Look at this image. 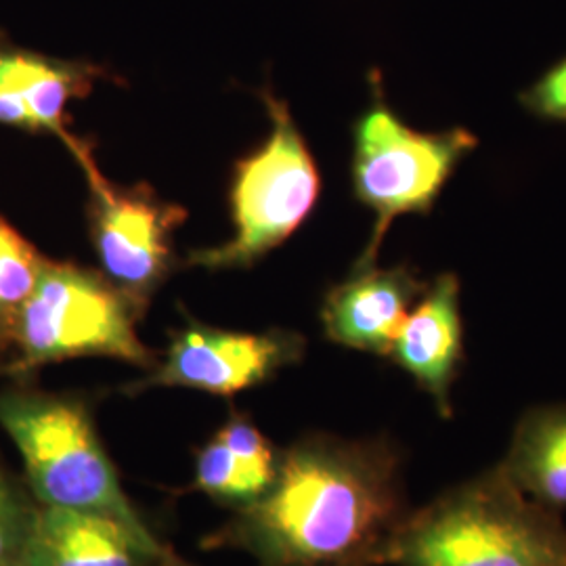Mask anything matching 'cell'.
Segmentation results:
<instances>
[{
  "instance_id": "8",
  "label": "cell",
  "mask_w": 566,
  "mask_h": 566,
  "mask_svg": "<svg viewBox=\"0 0 566 566\" xmlns=\"http://www.w3.org/2000/svg\"><path fill=\"white\" fill-rule=\"evenodd\" d=\"M303 348V338L290 332L245 334L191 325L172 338L163 365L142 386H182L231 397L298 361Z\"/></svg>"
},
{
  "instance_id": "10",
  "label": "cell",
  "mask_w": 566,
  "mask_h": 566,
  "mask_svg": "<svg viewBox=\"0 0 566 566\" xmlns=\"http://www.w3.org/2000/svg\"><path fill=\"white\" fill-rule=\"evenodd\" d=\"M426 285L405 264L392 269L355 266V275L332 287L325 296V336L346 348L388 355Z\"/></svg>"
},
{
  "instance_id": "16",
  "label": "cell",
  "mask_w": 566,
  "mask_h": 566,
  "mask_svg": "<svg viewBox=\"0 0 566 566\" xmlns=\"http://www.w3.org/2000/svg\"><path fill=\"white\" fill-rule=\"evenodd\" d=\"M217 439L231 451L238 464L263 486L266 491L277 472L280 453L266 441L263 432L252 424L245 416H233L227 424L217 432Z\"/></svg>"
},
{
  "instance_id": "7",
  "label": "cell",
  "mask_w": 566,
  "mask_h": 566,
  "mask_svg": "<svg viewBox=\"0 0 566 566\" xmlns=\"http://www.w3.org/2000/svg\"><path fill=\"white\" fill-rule=\"evenodd\" d=\"M67 147L82 164L93 193V238L103 269L114 285L142 304L170 261V233L182 210L145 187L118 189L103 179L88 147L70 137Z\"/></svg>"
},
{
  "instance_id": "4",
  "label": "cell",
  "mask_w": 566,
  "mask_h": 566,
  "mask_svg": "<svg viewBox=\"0 0 566 566\" xmlns=\"http://www.w3.org/2000/svg\"><path fill=\"white\" fill-rule=\"evenodd\" d=\"M142 304L99 275L44 259L39 282L9 327L18 344V369L74 357H114L149 365L135 317Z\"/></svg>"
},
{
  "instance_id": "21",
  "label": "cell",
  "mask_w": 566,
  "mask_h": 566,
  "mask_svg": "<svg viewBox=\"0 0 566 566\" xmlns=\"http://www.w3.org/2000/svg\"><path fill=\"white\" fill-rule=\"evenodd\" d=\"M15 566H21V565H15Z\"/></svg>"
},
{
  "instance_id": "20",
  "label": "cell",
  "mask_w": 566,
  "mask_h": 566,
  "mask_svg": "<svg viewBox=\"0 0 566 566\" xmlns=\"http://www.w3.org/2000/svg\"><path fill=\"white\" fill-rule=\"evenodd\" d=\"M0 42H2V34H0Z\"/></svg>"
},
{
  "instance_id": "12",
  "label": "cell",
  "mask_w": 566,
  "mask_h": 566,
  "mask_svg": "<svg viewBox=\"0 0 566 566\" xmlns=\"http://www.w3.org/2000/svg\"><path fill=\"white\" fill-rule=\"evenodd\" d=\"M93 70L0 42V124L49 130L67 142V103L91 91Z\"/></svg>"
},
{
  "instance_id": "14",
  "label": "cell",
  "mask_w": 566,
  "mask_h": 566,
  "mask_svg": "<svg viewBox=\"0 0 566 566\" xmlns=\"http://www.w3.org/2000/svg\"><path fill=\"white\" fill-rule=\"evenodd\" d=\"M41 254L0 219V332L9 334L21 304L28 301L41 275Z\"/></svg>"
},
{
  "instance_id": "9",
  "label": "cell",
  "mask_w": 566,
  "mask_h": 566,
  "mask_svg": "<svg viewBox=\"0 0 566 566\" xmlns=\"http://www.w3.org/2000/svg\"><path fill=\"white\" fill-rule=\"evenodd\" d=\"M177 554L116 518L63 507L30 512L21 566H163Z\"/></svg>"
},
{
  "instance_id": "2",
  "label": "cell",
  "mask_w": 566,
  "mask_h": 566,
  "mask_svg": "<svg viewBox=\"0 0 566 566\" xmlns=\"http://www.w3.org/2000/svg\"><path fill=\"white\" fill-rule=\"evenodd\" d=\"M386 565L566 566V526L495 465L409 512Z\"/></svg>"
},
{
  "instance_id": "1",
  "label": "cell",
  "mask_w": 566,
  "mask_h": 566,
  "mask_svg": "<svg viewBox=\"0 0 566 566\" xmlns=\"http://www.w3.org/2000/svg\"><path fill=\"white\" fill-rule=\"evenodd\" d=\"M407 514L395 447L317 434L280 453L271 486L208 546L242 549L261 566H385Z\"/></svg>"
},
{
  "instance_id": "19",
  "label": "cell",
  "mask_w": 566,
  "mask_h": 566,
  "mask_svg": "<svg viewBox=\"0 0 566 566\" xmlns=\"http://www.w3.org/2000/svg\"><path fill=\"white\" fill-rule=\"evenodd\" d=\"M163 566H191V565H185V563H182L181 558H179V556H175V558H172V560H168V563H164Z\"/></svg>"
},
{
  "instance_id": "13",
  "label": "cell",
  "mask_w": 566,
  "mask_h": 566,
  "mask_svg": "<svg viewBox=\"0 0 566 566\" xmlns=\"http://www.w3.org/2000/svg\"><path fill=\"white\" fill-rule=\"evenodd\" d=\"M512 483L554 512L566 507V405L535 407L521 418L502 462Z\"/></svg>"
},
{
  "instance_id": "17",
  "label": "cell",
  "mask_w": 566,
  "mask_h": 566,
  "mask_svg": "<svg viewBox=\"0 0 566 566\" xmlns=\"http://www.w3.org/2000/svg\"><path fill=\"white\" fill-rule=\"evenodd\" d=\"M526 112L544 120L566 122V57L554 63L521 93Z\"/></svg>"
},
{
  "instance_id": "6",
  "label": "cell",
  "mask_w": 566,
  "mask_h": 566,
  "mask_svg": "<svg viewBox=\"0 0 566 566\" xmlns=\"http://www.w3.org/2000/svg\"><path fill=\"white\" fill-rule=\"evenodd\" d=\"M271 135L259 151L238 164L231 189L233 240L191 256V263L229 269L264 256L285 242L315 208L322 179L285 103L264 95Z\"/></svg>"
},
{
  "instance_id": "18",
  "label": "cell",
  "mask_w": 566,
  "mask_h": 566,
  "mask_svg": "<svg viewBox=\"0 0 566 566\" xmlns=\"http://www.w3.org/2000/svg\"><path fill=\"white\" fill-rule=\"evenodd\" d=\"M28 523L30 512H23L0 479V566L20 565Z\"/></svg>"
},
{
  "instance_id": "3",
  "label": "cell",
  "mask_w": 566,
  "mask_h": 566,
  "mask_svg": "<svg viewBox=\"0 0 566 566\" xmlns=\"http://www.w3.org/2000/svg\"><path fill=\"white\" fill-rule=\"evenodd\" d=\"M0 426L18 447L41 506L102 514L142 535H154L124 493L82 401L2 390Z\"/></svg>"
},
{
  "instance_id": "5",
  "label": "cell",
  "mask_w": 566,
  "mask_h": 566,
  "mask_svg": "<svg viewBox=\"0 0 566 566\" xmlns=\"http://www.w3.org/2000/svg\"><path fill=\"white\" fill-rule=\"evenodd\" d=\"M462 126L420 133L407 126L380 95L355 126L353 185L359 202L376 214L374 233L357 269L378 259L386 231L405 214H426L455 168L476 147Z\"/></svg>"
},
{
  "instance_id": "11",
  "label": "cell",
  "mask_w": 566,
  "mask_h": 566,
  "mask_svg": "<svg viewBox=\"0 0 566 566\" xmlns=\"http://www.w3.org/2000/svg\"><path fill=\"white\" fill-rule=\"evenodd\" d=\"M388 357L430 395L443 418L453 416L451 388L464 361L460 282L453 273H443L426 285Z\"/></svg>"
},
{
  "instance_id": "15",
  "label": "cell",
  "mask_w": 566,
  "mask_h": 566,
  "mask_svg": "<svg viewBox=\"0 0 566 566\" xmlns=\"http://www.w3.org/2000/svg\"><path fill=\"white\" fill-rule=\"evenodd\" d=\"M196 489L231 506H250L263 495L259 485L217 437L208 441L196 460Z\"/></svg>"
}]
</instances>
